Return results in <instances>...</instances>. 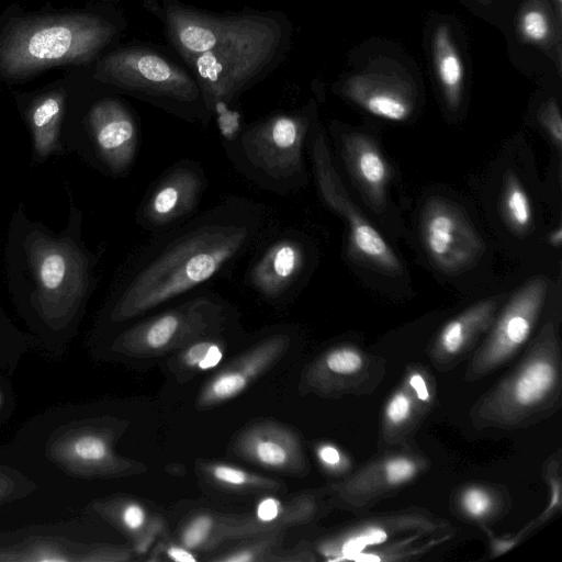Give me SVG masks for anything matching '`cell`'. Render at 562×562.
<instances>
[{"label":"cell","instance_id":"cell-41","mask_svg":"<svg viewBox=\"0 0 562 562\" xmlns=\"http://www.w3.org/2000/svg\"><path fill=\"white\" fill-rule=\"evenodd\" d=\"M2 405V394H1V391H0V407Z\"/></svg>","mask_w":562,"mask_h":562},{"label":"cell","instance_id":"cell-7","mask_svg":"<svg viewBox=\"0 0 562 562\" xmlns=\"http://www.w3.org/2000/svg\"><path fill=\"white\" fill-rule=\"evenodd\" d=\"M27 256L36 284V308L47 324L63 327L88 289L86 257L72 243L41 234L29 237Z\"/></svg>","mask_w":562,"mask_h":562},{"label":"cell","instance_id":"cell-34","mask_svg":"<svg viewBox=\"0 0 562 562\" xmlns=\"http://www.w3.org/2000/svg\"><path fill=\"white\" fill-rule=\"evenodd\" d=\"M411 412V401L404 393L396 394L386 407L387 419L393 424L404 422Z\"/></svg>","mask_w":562,"mask_h":562},{"label":"cell","instance_id":"cell-28","mask_svg":"<svg viewBox=\"0 0 562 562\" xmlns=\"http://www.w3.org/2000/svg\"><path fill=\"white\" fill-rule=\"evenodd\" d=\"M105 510L114 524L133 538H136L147 527L151 518L147 509L134 499L115 501Z\"/></svg>","mask_w":562,"mask_h":562},{"label":"cell","instance_id":"cell-26","mask_svg":"<svg viewBox=\"0 0 562 562\" xmlns=\"http://www.w3.org/2000/svg\"><path fill=\"white\" fill-rule=\"evenodd\" d=\"M555 379L553 366L544 360L528 363L510 386V398L518 406H529L540 401Z\"/></svg>","mask_w":562,"mask_h":562},{"label":"cell","instance_id":"cell-23","mask_svg":"<svg viewBox=\"0 0 562 562\" xmlns=\"http://www.w3.org/2000/svg\"><path fill=\"white\" fill-rule=\"evenodd\" d=\"M496 306L497 302L495 300H486L473 305L463 314L449 322L439 335V349L448 355L460 351L474 334L482 330L488 324Z\"/></svg>","mask_w":562,"mask_h":562},{"label":"cell","instance_id":"cell-30","mask_svg":"<svg viewBox=\"0 0 562 562\" xmlns=\"http://www.w3.org/2000/svg\"><path fill=\"white\" fill-rule=\"evenodd\" d=\"M539 122L558 148L562 144V120L559 105L554 99L549 100L539 111Z\"/></svg>","mask_w":562,"mask_h":562},{"label":"cell","instance_id":"cell-32","mask_svg":"<svg viewBox=\"0 0 562 562\" xmlns=\"http://www.w3.org/2000/svg\"><path fill=\"white\" fill-rule=\"evenodd\" d=\"M462 504L469 515L480 517L488 510L491 499L483 491L470 488L463 494Z\"/></svg>","mask_w":562,"mask_h":562},{"label":"cell","instance_id":"cell-36","mask_svg":"<svg viewBox=\"0 0 562 562\" xmlns=\"http://www.w3.org/2000/svg\"><path fill=\"white\" fill-rule=\"evenodd\" d=\"M369 544L364 535L353 537L345 542L342 552L346 555H352L361 552Z\"/></svg>","mask_w":562,"mask_h":562},{"label":"cell","instance_id":"cell-12","mask_svg":"<svg viewBox=\"0 0 562 562\" xmlns=\"http://www.w3.org/2000/svg\"><path fill=\"white\" fill-rule=\"evenodd\" d=\"M232 451L239 459L285 474H302L305 457L297 434L273 419L246 425L234 438Z\"/></svg>","mask_w":562,"mask_h":562},{"label":"cell","instance_id":"cell-13","mask_svg":"<svg viewBox=\"0 0 562 562\" xmlns=\"http://www.w3.org/2000/svg\"><path fill=\"white\" fill-rule=\"evenodd\" d=\"M88 122L104 164L113 172L127 171L139 146V126L132 110L119 99L105 98L92 105Z\"/></svg>","mask_w":562,"mask_h":562},{"label":"cell","instance_id":"cell-5","mask_svg":"<svg viewBox=\"0 0 562 562\" xmlns=\"http://www.w3.org/2000/svg\"><path fill=\"white\" fill-rule=\"evenodd\" d=\"M119 26L95 15H75L20 26L0 50L8 75L93 58L117 33Z\"/></svg>","mask_w":562,"mask_h":562},{"label":"cell","instance_id":"cell-17","mask_svg":"<svg viewBox=\"0 0 562 562\" xmlns=\"http://www.w3.org/2000/svg\"><path fill=\"white\" fill-rule=\"evenodd\" d=\"M56 452L61 461L89 474L128 475L146 469L143 463L117 456L112 438L100 429L75 431L61 440Z\"/></svg>","mask_w":562,"mask_h":562},{"label":"cell","instance_id":"cell-16","mask_svg":"<svg viewBox=\"0 0 562 562\" xmlns=\"http://www.w3.org/2000/svg\"><path fill=\"white\" fill-rule=\"evenodd\" d=\"M340 92L367 112L394 122L405 121L415 103L413 90L404 80L376 71L348 77Z\"/></svg>","mask_w":562,"mask_h":562},{"label":"cell","instance_id":"cell-20","mask_svg":"<svg viewBox=\"0 0 562 562\" xmlns=\"http://www.w3.org/2000/svg\"><path fill=\"white\" fill-rule=\"evenodd\" d=\"M229 329L196 339L172 353L167 367L177 381L186 382L196 374L215 369L227 351L226 335Z\"/></svg>","mask_w":562,"mask_h":562},{"label":"cell","instance_id":"cell-24","mask_svg":"<svg viewBox=\"0 0 562 562\" xmlns=\"http://www.w3.org/2000/svg\"><path fill=\"white\" fill-rule=\"evenodd\" d=\"M64 97L50 94L40 100L31 111L30 121L36 153L44 157L52 153L57 144L63 115Z\"/></svg>","mask_w":562,"mask_h":562},{"label":"cell","instance_id":"cell-1","mask_svg":"<svg viewBox=\"0 0 562 562\" xmlns=\"http://www.w3.org/2000/svg\"><path fill=\"white\" fill-rule=\"evenodd\" d=\"M196 80L212 117L222 122L251 87L274 71L290 50L293 27L282 11H205L179 0H143Z\"/></svg>","mask_w":562,"mask_h":562},{"label":"cell","instance_id":"cell-10","mask_svg":"<svg viewBox=\"0 0 562 562\" xmlns=\"http://www.w3.org/2000/svg\"><path fill=\"white\" fill-rule=\"evenodd\" d=\"M206 184L199 162L177 161L147 191L137 211L138 224L159 234L186 221L198 207Z\"/></svg>","mask_w":562,"mask_h":562},{"label":"cell","instance_id":"cell-31","mask_svg":"<svg viewBox=\"0 0 562 562\" xmlns=\"http://www.w3.org/2000/svg\"><path fill=\"white\" fill-rule=\"evenodd\" d=\"M165 530L166 522L164 518L157 515L151 516L147 527L136 538H134V548H132L134 553H147L156 538L162 537Z\"/></svg>","mask_w":562,"mask_h":562},{"label":"cell","instance_id":"cell-3","mask_svg":"<svg viewBox=\"0 0 562 562\" xmlns=\"http://www.w3.org/2000/svg\"><path fill=\"white\" fill-rule=\"evenodd\" d=\"M312 108L281 111L240 127L226 143L233 164L258 186L289 193L305 180L303 149Z\"/></svg>","mask_w":562,"mask_h":562},{"label":"cell","instance_id":"cell-14","mask_svg":"<svg viewBox=\"0 0 562 562\" xmlns=\"http://www.w3.org/2000/svg\"><path fill=\"white\" fill-rule=\"evenodd\" d=\"M547 290V280L537 277L513 295L480 355L484 368L501 363L525 342L537 321Z\"/></svg>","mask_w":562,"mask_h":562},{"label":"cell","instance_id":"cell-15","mask_svg":"<svg viewBox=\"0 0 562 562\" xmlns=\"http://www.w3.org/2000/svg\"><path fill=\"white\" fill-rule=\"evenodd\" d=\"M303 240L285 233L269 243L252 262L247 282L259 296L278 301L293 290L307 265Z\"/></svg>","mask_w":562,"mask_h":562},{"label":"cell","instance_id":"cell-33","mask_svg":"<svg viewBox=\"0 0 562 562\" xmlns=\"http://www.w3.org/2000/svg\"><path fill=\"white\" fill-rule=\"evenodd\" d=\"M386 479L390 483H401L415 473V464L407 459H394L386 463Z\"/></svg>","mask_w":562,"mask_h":562},{"label":"cell","instance_id":"cell-22","mask_svg":"<svg viewBox=\"0 0 562 562\" xmlns=\"http://www.w3.org/2000/svg\"><path fill=\"white\" fill-rule=\"evenodd\" d=\"M199 471L215 487L233 493H276L284 487L281 481L223 462H202Z\"/></svg>","mask_w":562,"mask_h":562},{"label":"cell","instance_id":"cell-19","mask_svg":"<svg viewBox=\"0 0 562 562\" xmlns=\"http://www.w3.org/2000/svg\"><path fill=\"white\" fill-rule=\"evenodd\" d=\"M277 530L284 529L262 521L255 513L204 510L194 514L188 521L189 540L199 551H211L228 541H244Z\"/></svg>","mask_w":562,"mask_h":562},{"label":"cell","instance_id":"cell-40","mask_svg":"<svg viewBox=\"0 0 562 562\" xmlns=\"http://www.w3.org/2000/svg\"><path fill=\"white\" fill-rule=\"evenodd\" d=\"M554 1H555V3H557L558 11H559V13H560V11H561V2H562V0H554Z\"/></svg>","mask_w":562,"mask_h":562},{"label":"cell","instance_id":"cell-25","mask_svg":"<svg viewBox=\"0 0 562 562\" xmlns=\"http://www.w3.org/2000/svg\"><path fill=\"white\" fill-rule=\"evenodd\" d=\"M503 180L501 210L504 221L512 232L524 236L532 225L529 196L514 172L508 170Z\"/></svg>","mask_w":562,"mask_h":562},{"label":"cell","instance_id":"cell-11","mask_svg":"<svg viewBox=\"0 0 562 562\" xmlns=\"http://www.w3.org/2000/svg\"><path fill=\"white\" fill-rule=\"evenodd\" d=\"M290 345V334L277 331L249 346L203 384L196 408L209 409L237 397L279 362Z\"/></svg>","mask_w":562,"mask_h":562},{"label":"cell","instance_id":"cell-21","mask_svg":"<svg viewBox=\"0 0 562 562\" xmlns=\"http://www.w3.org/2000/svg\"><path fill=\"white\" fill-rule=\"evenodd\" d=\"M432 56L438 81L446 102L451 109L460 104L464 67L452 40L449 25L439 24L432 36Z\"/></svg>","mask_w":562,"mask_h":562},{"label":"cell","instance_id":"cell-42","mask_svg":"<svg viewBox=\"0 0 562 562\" xmlns=\"http://www.w3.org/2000/svg\"><path fill=\"white\" fill-rule=\"evenodd\" d=\"M477 1H480V2H487V1H490V0H477Z\"/></svg>","mask_w":562,"mask_h":562},{"label":"cell","instance_id":"cell-9","mask_svg":"<svg viewBox=\"0 0 562 562\" xmlns=\"http://www.w3.org/2000/svg\"><path fill=\"white\" fill-rule=\"evenodd\" d=\"M420 236L432 263L445 273L472 267L484 251L483 241L465 214L443 198L429 199L420 213Z\"/></svg>","mask_w":562,"mask_h":562},{"label":"cell","instance_id":"cell-18","mask_svg":"<svg viewBox=\"0 0 562 562\" xmlns=\"http://www.w3.org/2000/svg\"><path fill=\"white\" fill-rule=\"evenodd\" d=\"M342 157L349 175L375 212L382 211L390 180L389 165L376 144L368 135H345Z\"/></svg>","mask_w":562,"mask_h":562},{"label":"cell","instance_id":"cell-39","mask_svg":"<svg viewBox=\"0 0 562 562\" xmlns=\"http://www.w3.org/2000/svg\"><path fill=\"white\" fill-rule=\"evenodd\" d=\"M548 241L552 247H560L562 243V229L561 227H557L550 232L548 236Z\"/></svg>","mask_w":562,"mask_h":562},{"label":"cell","instance_id":"cell-4","mask_svg":"<svg viewBox=\"0 0 562 562\" xmlns=\"http://www.w3.org/2000/svg\"><path fill=\"white\" fill-rule=\"evenodd\" d=\"M95 77L188 122L212 119L192 74L147 45H131L105 56Z\"/></svg>","mask_w":562,"mask_h":562},{"label":"cell","instance_id":"cell-6","mask_svg":"<svg viewBox=\"0 0 562 562\" xmlns=\"http://www.w3.org/2000/svg\"><path fill=\"white\" fill-rule=\"evenodd\" d=\"M234 321L233 306L221 296L198 293L126 328L113 340L111 350L131 359L168 356L196 339L232 328Z\"/></svg>","mask_w":562,"mask_h":562},{"label":"cell","instance_id":"cell-37","mask_svg":"<svg viewBox=\"0 0 562 562\" xmlns=\"http://www.w3.org/2000/svg\"><path fill=\"white\" fill-rule=\"evenodd\" d=\"M411 385L414 387V390L417 393V396L422 401H426L429 397V393L427 391L425 381L419 374H414L411 376Z\"/></svg>","mask_w":562,"mask_h":562},{"label":"cell","instance_id":"cell-2","mask_svg":"<svg viewBox=\"0 0 562 562\" xmlns=\"http://www.w3.org/2000/svg\"><path fill=\"white\" fill-rule=\"evenodd\" d=\"M263 226L258 204L232 196L157 234L112 306L110 321H131L203 285L257 241Z\"/></svg>","mask_w":562,"mask_h":562},{"label":"cell","instance_id":"cell-38","mask_svg":"<svg viewBox=\"0 0 562 562\" xmlns=\"http://www.w3.org/2000/svg\"><path fill=\"white\" fill-rule=\"evenodd\" d=\"M369 544L381 543L386 539V533L380 529H369L363 533Z\"/></svg>","mask_w":562,"mask_h":562},{"label":"cell","instance_id":"cell-35","mask_svg":"<svg viewBox=\"0 0 562 562\" xmlns=\"http://www.w3.org/2000/svg\"><path fill=\"white\" fill-rule=\"evenodd\" d=\"M319 460L327 467H335L340 462V454L333 446H322L317 450Z\"/></svg>","mask_w":562,"mask_h":562},{"label":"cell","instance_id":"cell-29","mask_svg":"<svg viewBox=\"0 0 562 562\" xmlns=\"http://www.w3.org/2000/svg\"><path fill=\"white\" fill-rule=\"evenodd\" d=\"M518 26L520 36L529 44H543L551 35L550 16L539 5H531L522 12Z\"/></svg>","mask_w":562,"mask_h":562},{"label":"cell","instance_id":"cell-8","mask_svg":"<svg viewBox=\"0 0 562 562\" xmlns=\"http://www.w3.org/2000/svg\"><path fill=\"white\" fill-rule=\"evenodd\" d=\"M308 138L318 192L327 206L347 222L351 255L385 273H401L402 267L397 256L350 199L333 164L323 132L319 128L312 132L311 128Z\"/></svg>","mask_w":562,"mask_h":562},{"label":"cell","instance_id":"cell-27","mask_svg":"<svg viewBox=\"0 0 562 562\" xmlns=\"http://www.w3.org/2000/svg\"><path fill=\"white\" fill-rule=\"evenodd\" d=\"M284 530H277L244 540L211 560L217 562H274L277 553L282 549Z\"/></svg>","mask_w":562,"mask_h":562}]
</instances>
